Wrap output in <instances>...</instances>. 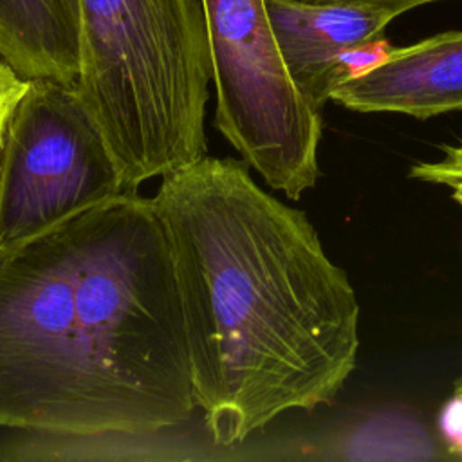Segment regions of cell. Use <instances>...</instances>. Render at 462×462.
I'll use <instances>...</instances> for the list:
<instances>
[{
    "instance_id": "obj_11",
    "label": "cell",
    "mask_w": 462,
    "mask_h": 462,
    "mask_svg": "<svg viewBox=\"0 0 462 462\" xmlns=\"http://www.w3.org/2000/svg\"><path fill=\"white\" fill-rule=\"evenodd\" d=\"M310 2H365V4H372V5H379V7H388L393 9L397 13H406L413 7H420L431 2H440V0H310Z\"/></svg>"
},
{
    "instance_id": "obj_6",
    "label": "cell",
    "mask_w": 462,
    "mask_h": 462,
    "mask_svg": "<svg viewBox=\"0 0 462 462\" xmlns=\"http://www.w3.org/2000/svg\"><path fill=\"white\" fill-rule=\"evenodd\" d=\"M330 101L363 114L428 119L462 108V31L392 47L370 70L334 87Z\"/></svg>"
},
{
    "instance_id": "obj_9",
    "label": "cell",
    "mask_w": 462,
    "mask_h": 462,
    "mask_svg": "<svg viewBox=\"0 0 462 462\" xmlns=\"http://www.w3.org/2000/svg\"><path fill=\"white\" fill-rule=\"evenodd\" d=\"M408 175L420 182L448 188L453 200L462 206V143L440 146V157L415 162Z\"/></svg>"
},
{
    "instance_id": "obj_12",
    "label": "cell",
    "mask_w": 462,
    "mask_h": 462,
    "mask_svg": "<svg viewBox=\"0 0 462 462\" xmlns=\"http://www.w3.org/2000/svg\"><path fill=\"white\" fill-rule=\"evenodd\" d=\"M455 390H462V377H460V381L457 383V386H455Z\"/></svg>"
},
{
    "instance_id": "obj_3",
    "label": "cell",
    "mask_w": 462,
    "mask_h": 462,
    "mask_svg": "<svg viewBox=\"0 0 462 462\" xmlns=\"http://www.w3.org/2000/svg\"><path fill=\"white\" fill-rule=\"evenodd\" d=\"M72 85L128 191L208 155L213 83L200 0H79Z\"/></svg>"
},
{
    "instance_id": "obj_10",
    "label": "cell",
    "mask_w": 462,
    "mask_h": 462,
    "mask_svg": "<svg viewBox=\"0 0 462 462\" xmlns=\"http://www.w3.org/2000/svg\"><path fill=\"white\" fill-rule=\"evenodd\" d=\"M29 81L22 78L2 56H0V157L4 150L5 134L11 123V117L29 88Z\"/></svg>"
},
{
    "instance_id": "obj_4",
    "label": "cell",
    "mask_w": 462,
    "mask_h": 462,
    "mask_svg": "<svg viewBox=\"0 0 462 462\" xmlns=\"http://www.w3.org/2000/svg\"><path fill=\"white\" fill-rule=\"evenodd\" d=\"M215 126L263 182L298 200L319 177L321 108L294 83L265 0H200Z\"/></svg>"
},
{
    "instance_id": "obj_5",
    "label": "cell",
    "mask_w": 462,
    "mask_h": 462,
    "mask_svg": "<svg viewBox=\"0 0 462 462\" xmlns=\"http://www.w3.org/2000/svg\"><path fill=\"white\" fill-rule=\"evenodd\" d=\"M128 191L72 85L31 79L0 157V245Z\"/></svg>"
},
{
    "instance_id": "obj_1",
    "label": "cell",
    "mask_w": 462,
    "mask_h": 462,
    "mask_svg": "<svg viewBox=\"0 0 462 462\" xmlns=\"http://www.w3.org/2000/svg\"><path fill=\"white\" fill-rule=\"evenodd\" d=\"M195 408L152 197L123 191L0 245V428L137 437Z\"/></svg>"
},
{
    "instance_id": "obj_2",
    "label": "cell",
    "mask_w": 462,
    "mask_h": 462,
    "mask_svg": "<svg viewBox=\"0 0 462 462\" xmlns=\"http://www.w3.org/2000/svg\"><path fill=\"white\" fill-rule=\"evenodd\" d=\"M152 199L211 440L244 442L287 411L330 404L357 365L361 307L307 215L231 157L162 177Z\"/></svg>"
},
{
    "instance_id": "obj_8",
    "label": "cell",
    "mask_w": 462,
    "mask_h": 462,
    "mask_svg": "<svg viewBox=\"0 0 462 462\" xmlns=\"http://www.w3.org/2000/svg\"><path fill=\"white\" fill-rule=\"evenodd\" d=\"M79 47V0H0V56L22 78L74 85Z\"/></svg>"
},
{
    "instance_id": "obj_7",
    "label": "cell",
    "mask_w": 462,
    "mask_h": 462,
    "mask_svg": "<svg viewBox=\"0 0 462 462\" xmlns=\"http://www.w3.org/2000/svg\"><path fill=\"white\" fill-rule=\"evenodd\" d=\"M285 65L301 94L318 108L330 101L339 56L383 36L401 13L365 2L265 0Z\"/></svg>"
}]
</instances>
